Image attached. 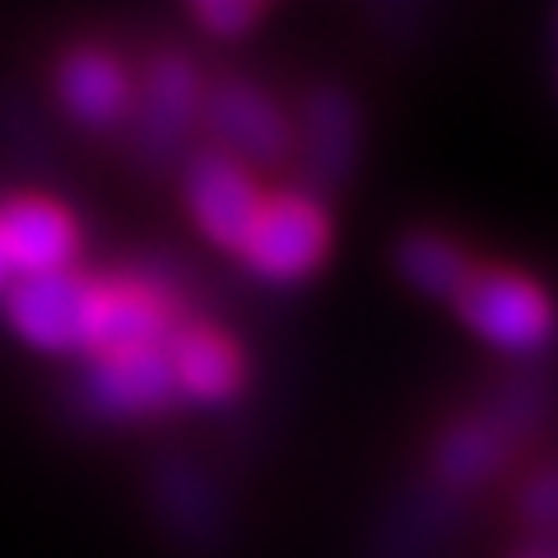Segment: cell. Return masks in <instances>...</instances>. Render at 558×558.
<instances>
[{
  "mask_svg": "<svg viewBox=\"0 0 558 558\" xmlns=\"http://www.w3.org/2000/svg\"><path fill=\"white\" fill-rule=\"evenodd\" d=\"M526 517L535 521V526L558 531V465L545 470V475L531 484V494H526Z\"/></svg>",
  "mask_w": 558,
  "mask_h": 558,
  "instance_id": "2e32d148",
  "label": "cell"
},
{
  "mask_svg": "<svg viewBox=\"0 0 558 558\" xmlns=\"http://www.w3.org/2000/svg\"><path fill=\"white\" fill-rule=\"evenodd\" d=\"M10 289V270H5V260H0V293Z\"/></svg>",
  "mask_w": 558,
  "mask_h": 558,
  "instance_id": "e0dca14e",
  "label": "cell"
},
{
  "mask_svg": "<svg viewBox=\"0 0 558 558\" xmlns=\"http://www.w3.org/2000/svg\"><path fill=\"white\" fill-rule=\"evenodd\" d=\"M461 317L480 340H488L502 354H535L554 340V303L535 279L498 266H475V275L461 289Z\"/></svg>",
  "mask_w": 558,
  "mask_h": 558,
  "instance_id": "7a4b0ae2",
  "label": "cell"
},
{
  "mask_svg": "<svg viewBox=\"0 0 558 558\" xmlns=\"http://www.w3.org/2000/svg\"><path fill=\"white\" fill-rule=\"evenodd\" d=\"M330 242V223L317 201L307 196H270L260 205L256 223L242 238V260L247 270L270 279V284H293L322 266Z\"/></svg>",
  "mask_w": 558,
  "mask_h": 558,
  "instance_id": "3957f363",
  "label": "cell"
},
{
  "mask_svg": "<svg viewBox=\"0 0 558 558\" xmlns=\"http://www.w3.org/2000/svg\"><path fill=\"white\" fill-rule=\"evenodd\" d=\"M89 400L102 414H159L178 387H172L168 368V349H121V354H98L89 373Z\"/></svg>",
  "mask_w": 558,
  "mask_h": 558,
  "instance_id": "52a82bcc",
  "label": "cell"
},
{
  "mask_svg": "<svg viewBox=\"0 0 558 558\" xmlns=\"http://www.w3.org/2000/svg\"><path fill=\"white\" fill-rule=\"evenodd\" d=\"M205 126L223 145L233 163H279L293 149V126L279 112V102L270 94H260L256 84L223 80L219 89H209L205 102Z\"/></svg>",
  "mask_w": 558,
  "mask_h": 558,
  "instance_id": "277c9868",
  "label": "cell"
},
{
  "mask_svg": "<svg viewBox=\"0 0 558 558\" xmlns=\"http://www.w3.org/2000/svg\"><path fill=\"white\" fill-rule=\"evenodd\" d=\"M196 112H201V80L191 61L159 57L145 80V102H140V117H135V145L154 154V159H163V154L178 149V140L186 135Z\"/></svg>",
  "mask_w": 558,
  "mask_h": 558,
  "instance_id": "30bf717a",
  "label": "cell"
},
{
  "mask_svg": "<svg viewBox=\"0 0 558 558\" xmlns=\"http://www.w3.org/2000/svg\"><path fill=\"white\" fill-rule=\"evenodd\" d=\"M508 457V433H502L494 418H465L447 433V442L438 451V470L447 475V484H475L484 475H494Z\"/></svg>",
  "mask_w": 558,
  "mask_h": 558,
  "instance_id": "5bb4252c",
  "label": "cell"
},
{
  "mask_svg": "<svg viewBox=\"0 0 558 558\" xmlns=\"http://www.w3.org/2000/svg\"><path fill=\"white\" fill-rule=\"evenodd\" d=\"M191 20H196L209 38H242V33L260 20V5H252V0H201V5L191 10Z\"/></svg>",
  "mask_w": 558,
  "mask_h": 558,
  "instance_id": "9a60e30c",
  "label": "cell"
},
{
  "mask_svg": "<svg viewBox=\"0 0 558 558\" xmlns=\"http://www.w3.org/2000/svg\"><path fill=\"white\" fill-rule=\"evenodd\" d=\"M172 336V307L163 293L135 279H117V284H98L94 307V349L89 354H121V349H154L168 344Z\"/></svg>",
  "mask_w": 558,
  "mask_h": 558,
  "instance_id": "ba28073f",
  "label": "cell"
},
{
  "mask_svg": "<svg viewBox=\"0 0 558 558\" xmlns=\"http://www.w3.org/2000/svg\"><path fill=\"white\" fill-rule=\"evenodd\" d=\"M94 307L98 284L75 270L10 279L5 317L20 340L43 354H89L94 349Z\"/></svg>",
  "mask_w": 558,
  "mask_h": 558,
  "instance_id": "6da1fadb",
  "label": "cell"
},
{
  "mask_svg": "<svg viewBox=\"0 0 558 558\" xmlns=\"http://www.w3.org/2000/svg\"><path fill=\"white\" fill-rule=\"evenodd\" d=\"M359 154V112L336 89L307 98L303 112V172L317 186H336Z\"/></svg>",
  "mask_w": 558,
  "mask_h": 558,
  "instance_id": "7c38bea8",
  "label": "cell"
},
{
  "mask_svg": "<svg viewBox=\"0 0 558 558\" xmlns=\"http://www.w3.org/2000/svg\"><path fill=\"white\" fill-rule=\"evenodd\" d=\"M168 368L178 396H191L196 405H223L242 387V359L229 336L209 326H182L168 336Z\"/></svg>",
  "mask_w": 558,
  "mask_h": 558,
  "instance_id": "9c48e42d",
  "label": "cell"
},
{
  "mask_svg": "<svg viewBox=\"0 0 558 558\" xmlns=\"http://www.w3.org/2000/svg\"><path fill=\"white\" fill-rule=\"evenodd\" d=\"M57 94L65 102V112L75 121H84V126H94V131L112 126V121H121L131 108L126 70H121L117 57H108V51H98V47H80L61 61Z\"/></svg>",
  "mask_w": 558,
  "mask_h": 558,
  "instance_id": "8fae6325",
  "label": "cell"
},
{
  "mask_svg": "<svg viewBox=\"0 0 558 558\" xmlns=\"http://www.w3.org/2000/svg\"><path fill=\"white\" fill-rule=\"evenodd\" d=\"M75 247H80V229L61 205L38 196L0 205V260H5L10 279L70 270Z\"/></svg>",
  "mask_w": 558,
  "mask_h": 558,
  "instance_id": "8992f818",
  "label": "cell"
},
{
  "mask_svg": "<svg viewBox=\"0 0 558 558\" xmlns=\"http://www.w3.org/2000/svg\"><path fill=\"white\" fill-rule=\"evenodd\" d=\"M396 266L400 275L410 279V284L418 293H428V299H461L465 279L475 275V266H470V256L457 247V242H447L438 233H414L400 242L396 252Z\"/></svg>",
  "mask_w": 558,
  "mask_h": 558,
  "instance_id": "4fadbf2b",
  "label": "cell"
},
{
  "mask_svg": "<svg viewBox=\"0 0 558 558\" xmlns=\"http://www.w3.org/2000/svg\"><path fill=\"white\" fill-rule=\"evenodd\" d=\"M186 205H191L196 229L215 242V247L238 252L260 215V205H266V196H260L252 172L233 163L229 154H201V159L186 168Z\"/></svg>",
  "mask_w": 558,
  "mask_h": 558,
  "instance_id": "5b68a950",
  "label": "cell"
}]
</instances>
